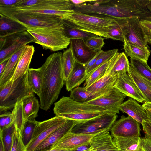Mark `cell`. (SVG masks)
Returning a JSON list of instances; mask_svg holds the SVG:
<instances>
[{
  "instance_id": "cell-14",
  "label": "cell",
  "mask_w": 151,
  "mask_h": 151,
  "mask_svg": "<svg viewBox=\"0 0 151 151\" xmlns=\"http://www.w3.org/2000/svg\"><path fill=\"white\" fill-rule=\"evenodd\" d=\"M71 131L65 134L50 149L76 151L78 147L89 145V142L91 138L99 134H77L72 132Z\"/></svg>"
},
{
  "instance_id": "cell-1",
  "label": "cell",
  "mask_w": 151,
  "mask_h": 151,
  "mask_svg": "<svg viewBox=\"0 0 151 151\" xmlns=\"http://www.w3.org/2000/svg\"><path fill=\"white\" fill-rule=\"evenodd\" d=\"M147 0H88L74 5L75 12L118 21L138 17L140 20H147L150 12L147 7Z\"/></svg>"
},
{
  "instance_id": "cell-27",
  "label": "cell",
  "mask_w": 151,
  "mask_h": 151,
  "mask_svg": "<svg viewBox=\"0 0 151 151\" xmlns=\"http://www.w3.org/2000/svg\"><path fill=\"white\" fill-rule=\"evenodd\" d=\"M24 119H34L38 116L40 104L38 100L34 95L26 97L22 99Z\"/></svg>"
},
{
  "instance_id": "cell-22",
  "label": "cell",
  "mask_w": 151,
  "mask_h": 151,
  "mask_svg": "<svg viewBox=\"0 0 151 151\" xmlns=\"http://www.w3.org/2000/svg\"><path fill=\"white\" fill-rule=\"evenodd\" d=\"M27 30V28L20 22L0 13V38Z\"/></svg>"
},
{
  "instance_id": "cell-6",
  "label": "cell",
  "mask_w": 151,
  "mask_h": 151,
  "mask_svg": "<svg viewBox=\"0 0 151 151\" xmlns=\"http://www.w3.org/2000/svg\"><path fill=\"white\" fill-rule=\"evenodd\" d=\"M1 14L20 22L27 29L46 28L64 29L62 18L58 16L29 12H9Z\"/></svg>"
},
{
  "instance_id": "cell-30",
  "label": "cell",
  "mask_w": 151,
  "mask_h": 151,
  "mask_svg": "<svg viewBox=\"0 0 151 151\" xmlns=\"http://www.w3.org/2000/svg\"><path fill=\"white\" fill-rule=\"evenodd\" d=\"M62 23L64 26L63 30L65 35L70 39H80L84 41L90 37L97 36L94 34L79 30L72 26L66 20L62 18Z\"/></svg>"
},
{
  "instance_id": "cell-53",
  "label": "cell",
  "mask_w": 151,
  "mask_h": 151,
  "mask_svg": "<svg viewBox=\"0 0 151 151\" xmlns=\"http://www.w3.org/2000/svg\"><path fill=\"white\" fill-rule=\"evenodd\" d=\"M145 110L148 117L147 120L151 123V114L148 111Z\"/></svg>"
},
{
  "instance_id": "cell-26",
  "label": "cell",
  "mask_w": 151,
  "mask_h": 151,
  "mask_svg": "<svg viewBox=\"0 0 151 151\" xmlns=\"http://www.w3.org/2000/svg\"><path fill=\"white\" fill-rule=\"evenodd\" d=\"M109 61L112 67L111 73L112 74H118L128 72L130 63L124 52H117Z\"/></svg>"
},
{
  "instance_id": "cell-16",
  "label": "cell",
  "mask_w": 151,
  "mask_h": 151,
  "mask_svg": "<svg viewBox=\"0 0 151 151\" xmlns=\"http://www.w3.org/2000/svg\"><path fill=\"white\" fill-rule=\"evenodd\" d=\"M112 68L109 61L105 74L97 81L86 88L94 95L95 99L104 94L113 87L118 74H112L111 73Z\"/></svg>"
},
{
  "instance_id": "cell-43",
  "label": "cell",
  "mask_w": 151,
  "mask_h": 151,
  "mask_svg": "<svg viewBox=\"0 0 151 151\" xmlns=\"http://www.w3.org/2000/svg\"><path fill=\"white\" fill-rule=\"evenodd\" d=\"M14 122V117L12 112L6 111L0 114V129L9 127Z\"/></svg>"
},
{
  "instance_id": "cell-47",
  "label": "cell",
  "mask_w": 151,
  "mask_h": 151,
  "mask_svg": "<svg viewBox=\"0 0 151 151\" xmlns=\"http://www.w3.org/2000/svg\"><path fill=\"white\" fill-rule=\"evenodd\" d=\"M22 0H0V7H12L20 2Z\"/></svg>"
},
{
  "instance_id": "cell-56",
  "label": "cell",
  "mask_w": 151,
  "mask_h": 151,
  "mask_svg": "<svg viewBox=\"0 0 151 151\" xmlns=\"http://www.w3.org/2000/svg\"><path fill=\"white\" fill-rule=\"evenodd\" d=\"M93 148L92 147H91L90 148L88 149L83 151H92Z\"/></svg>"
},
{
  "instance_id": "cell-51",
  "label": "cell",
  "mask_w": 151,
  "mask_h": 151,
  "mask_svg": "<svg viewBox=\"0 0 151 151\" xmlns=\"http://www.w3.org/2000/svg\"><path fill=\"white\" fill-rule=\"evenodd\" d=\"M145 109H151V102H145L142 105Z\"/></svg>"
},
{
  "instance_id": "cell-18",
  "label": "cell",
  "mask_w": 151,
  "mask_h": 151,
  "mask_svg": "<svg viewBox=\"0 0 151 151\" xmlns=\"http://www.w3.org/2000/svg\"><path fill=\"white\" fill-rule=\"evenodd\" d=\"M78 123L73 120H68L65 123L56 129L42 142L35 151H42L50 149L65 134L71 130Z\"/></svg>"
},
{
  "instance_id": "cell-44",
  "label": "cell",
  "mask_w": 151,
  "mask_h": 151,
  "mask_svg": "<svg viewBox=\"0 0 151 151\" xmlns=\"http://www.w3.org/2000/svg\"><path fill=\"white\" fill-rule=\"evenodd\" d=\"M139 22L146 42L151 44V20H141Z\"/></svg>"
},
{
  "instance_id": "cell-19",
  "label": "cell",
  "mask_w": 151,
  "mask_h": 151,
  "mask_svg": "<svg viewBox=\"0 0 151 151\" xmlns=\"http://www.w3.org/2000/svg\"><path fill=\"white\" fill-rule=\"evenodd\" d=\"M89 144L92 151H121L114 142L109 131L100 133L92 137Z\"/></svg>"
},
{
  "instance_id": "cell-37",
  "label": "cell",
  "mask_w": 151,
  "mask_h": 151,
  "mask_svg": "<svg viewBox=\"0 0 151 151\" xmlns=\"http://www.w3.org/2000/svg\"><path fill=\"white\" fill-rule=\"evenodd\" d=\"M15 129L14 122L9 127L0 129V138L3 145L4 151H11L12 144V137Z\"/></svg>"
},
{
  "instance_id": "cell-8",
  "label": "cell",
  "mask_w": 151,
  "mask_h": 151,
  "mask_svg": "<svg viewBox=\"0 0 151 151\" xmlns=\"http://www.w3.org/2000/svg\"><path fill=\"white\" fill-rule=\"evenodd\" d=\"M114 112L106 113L88 121L78 123L72 132L83 134H96L110 131L118 117Z\"/></svg>"
},
{
  "instance_id": "cell-36",
  "label": "cell",
  "mask_w": 151,
  "mask_h": 151,
  "mask_svg": "<svg viewBox=\"0 0 151 151\" xmlns=\"http://www.w3.org/2000/svg\"><path fill=\"white\" fill-rule=\"evenodd\" d=\"M109 63V60L96 69L89 74L87 75L83 86L87 88L97 81L105 73Z\"/></svg>"
},
{
  "instance_id": "cell-49",
  "label": "cell",
  "mask_w": 151,
  "mask_h": 151,
  "mask_svg": "<svg viewBox=\"0 0 151 151\" xmlns=\"http://www.w3.org/2000/svg\"><path fill=\"white\" fill-rule=\"evenodd\" d=\"M8 60L0 63V76L2 75L4 72Z\"/></svg>"
},
{
  "instance_id": "cell-42",
  "label": "cell",
  "mask_w": 151,
  "mask_h": 151,
  "mask_svg": "<svg viewBox=\"0 0 151 151\" xmlns=\"http://www.w3.org/2000/svg\"><path fill=\"white\" fill-rule=\"evenodd\" d=\"M104 39L101 36H95L88 38L84 41L86 45L91 50L97 52L101 50L102 48L105 44Z\"/></svg>"
},
{
  "instance_id": "cell-41",
  "label": "cell",
  "mask_w": 151,
  "mask_h": 151,
  "mask_svg": "<svg viewBox=\"0 0 151 151\" xmlns=\"http://www.w3.org/2000/svg\"><path fill=\"white\" fill-rule=\"evenodd\" d=\"M117 52L118 50L117 49H113L104 51L95 64L87 72V75L89 74L96 69L109 61Z\"/></svg>"
},
{
  "instance_id": "cell-40",
  "label": "cell",
  "mask_w": 151,
  "mask_h": 151,
  "mask_svg": "<svg viewBox=\"0 0 151 151\" xmlns=\"http://www.w3.org/2000/svg\"><path fill=\"white\" fill-rule=\"evenodd\" d=\"M11 151H27L23 141L22 134L16 127L13 134L12 144Z\"/></svg>"
},
{
  "instance_id": "cell-2",
  "label": "cell",
  "mask_w": 151,
  "mask_h": 151,
  "mask_svg": "<svg viewBox=\"0 0 151 151\" xmlns=\"http://www.w3.org/2000/svg\"><path fill=\"white\" fill-rule=\"evenodd\" d=\"M62 54L58 52L50 55L40 67L42 82L39 97L40 108L45 111L48 110L57 99L64 84Z\"/></svg>"
},
{
  "instance_id": "cell-52",
  "label": "cell",
  "mask_w": 151,
  "mask_h": 151,
  "mask_svg": "<svg viewBox=\"0 0 151 151\" xmlns=\"http://www.w3.org/2000/svg\"><path fill=\"white\" fill-rule=\"evenodd\" d=\"M42 151H70L65 150L59 149H49L45 150Z\"/></svg>"
},
{
  "instance_id": "cell-58",
  "label": "cell",
  "mask_w": 151,
  "mask_h": 151,
  "mask_svg": "<svg viewBox=\"0 0 151 151\" xmlns=\"http://www.w3.org/2000/svg\"><path fill=\"white\" fill-rule=\"evenodd\" d=\"M149 111L151 114V109H145Z\"/></svg>"
},
{
  "instance_id": "cell-31",
  "label": "cell",
  "mask_w": 151,
  "mask_h": 151,
  "mask_svg": "<svg viewBox=\"0 0 151 151\" xmlns=\"http://www.w3.org/2000/svg\"><path fill=\"white\" fill-rule=\"evenodd\" d=\"M27 81L33 91L39 96L42 82V73L40 68L29 69L27 73Z\"/></svg>"
},
{
  "instance_id": "cell-7",
  "label": "cell",
  "mask_w": 151,
  "mask_h": 151,
  "mask_svg": "<svg viewBox=\"0 0 151 151\" xmlns=\"http://www.w3.org/2000/svg\"><path fill=\"white\" fill-rule=\"evenodd\" d=\"M27 31L33 37L34 42L40 45L44 49L58 51L67 48L70 43V39L62 30L46 28Z\"/></svg>"
},
{
  "instance_id": "cell-38",
  "label": "cell",
  "mask_w": 151,
  "mask_h": 151,
  "mask_svg": "<svg viewBox=\"0 0 151 151\" xmlns=\"http://www.w3.org/2000/svg\"><path fill=\"white\" fill-rule=\"evenodd\" d=\"M128 19L117 21L109 28L108 33L110 39L120 41L123 42V27Z\"/></svg>"
},
{
  "instance_id": "cell-33",
  "label": "cell",
  "mask_w": 151,
  "mask_h": 151,
  "mask_svg": "<svg viewBox=\"0 0 151 151\" xmlns=\"http://www.w3.org/2000/svg\"><path fill=\"white\" fill-rule=\"evenodd\" d=\"M70 97L73 100L79 102H85L94 99V96L85 87L78 86L71 91Z\"/></svg>"
},
{
  "instance_id": "cell-20",
  "label": "cell",
  "mask_w": 151,
  "mask_h": 151,
  "mask_svg": "<svg viewBox=\"0 0 151 151\" xmlns=\"http://www.w3.org/2000/svg\"><path fill=\"white\" fill-rule=\"evenodd\" d=\"M119 110L125 113L142 124L144 120H146L148 117L145 110L136 101L130 97L122 103L119 106Z\"/></svg>"
},
{
  "instance_id": "cell-9",
  "label": "cell",
  "mask_w": 151,
  "mask_h": 151,
  "mask_svg": "<svg viewBox=\"0 0 151 151\" xmlns=\"http://www.w3.org/2000/svg\"><path fill=\"white\" fill-rule=\"evenodd\" d=\"M55 116L43 121L37 122L32 138L26 146L27 151H35L36 147L52 132L68 120Z\"/></svg>"
},
{
  "instance_id": "cell-48",
  "label": "cell",
  "mask_w": 151,
  "mask_h": 151,
  "mask_svg": "<svg viewBox=\"0 0 151 151\" xmlns=\"http://www.w3.org/2000/svg\"><path fill=\"white\" fill-rule=\"evenodd\" d=\"M104 51L101 50L98 52L95 56L85 65L87 72L95 64L99 57L103 54Z\"/></svg>"
},
{
  "instance_id": "cell-54",
  "label": "cell",
  "mask_w": 151,
  "mask_h": 151,
  "mask_svg": "<svg viewBox=\"0 0 151 151\" xmlns=\"http://www.w3.org/2000/svg\"><path fill=\"white\" fill-rule=\"evenodd\" d=\"M147 7L149 11L151 12V0H149V2L147 5Z\"/></svg>"
},
{
  "instance_id": "cell-45",
  "label": "cell",
  "mask_w": 151,
  "mask_h": 151,
  "mask_svg": "<svg viewBox=\"0 0 151 151\" xmlns=\"http://www.w3.org/2000/svg\"><path fill=\"white\" fill-rule=\"evenodd\" d=\"M142 125L145 137L151 142V123L147 119L144 120Z\"/></svg>"
},
{
  "instance_id": "cell-21",
  "label": "cell",
  "mask_w": 151,
  "mask_h": 151,
  "mask_svg": "<svg viewBox=\"0 0 151 151\" xmlns=\"http://www.w3.org/2000/svg\"><path fill=\"white\" fill-rule=\"evenodd\" d=\"M87 78L85 65L76 61L73 70L65 81L66 90L71 91L74 88L79 86Z\"/></svg>"
},
{
  "instance_id": "cell-17",
  "label": "cell",
  "mask_w": 151,
  "mask_h": 151,
  "mask_svg": "<svg viewBox=\"0 0 151 151\" xmlns=\"http://www.w3.org/2000/svg\"><path fill=\"white\" fill-rule=\"evenodd\" d=\"M70 48L77 62L85 65L96 55L97 52L91 50L82 39H70Z\"/></svg>"
},
{
  "instance_id": "cell-55",
  "label": "cell",
  "mask_w": 151,
  "mask_h": 151,
  "mask_svg": "<svg viewBox=\"0 0 151 151\" xmlns=\"http://www.w3.org/2000/svg\"><path fill=\"white\" fill-rule=\"evenodd\" d=\"M0 151H4L3 143L1 140L0 142Z\"/></svg>"
},
{
  "instance_id": "cell-25",
  "label": "cell",
  "mask_w": 151,
  "mask_h": 151,
  "mask_svg": "<svg viewBox=\"0 0 151 151\" xmlns=\"http://www.w3.org/2000/svg\"><path fill=\"white\" fill-rule=\"evenodd\" d=\"M25 46L14 53L8 60L4 72L0 76V87L11 79Z\"/></svg>"
},
{
  "instance_id": "cell-28",
  "label": "cell",
  "mask_w": 151,
  "mask_h": 151,
  "mask_svg": "<svg viewBox=\"0 0 151 151\" xmlns=\"http://www.w3.org/2000/svg\"><path fill=\"white\" fill-rule=\"evenodd\" d=\"M124 49L127 57L139 59L147 63L150 52L149 49H146L128 43L124 40Z\"/></svg>"
},
{
  "instance_id": "cell-11",
  "label": "cell",
  "mask_w": 151,
  "mask_h": 151,
  "mask_svg": "<svg viewBox=\"0 0 151 151\" xmlns=\"http://www.w3.org/2000/svg\"><path fill=\"white\" fill-rule=\"evenodd\" d=\"M140 124L129 116L122 115L115 122L110 131L113 138L140 137Z\"/></svg>"
},
{
  "instance_id": "cell-15",
  "label": "cell",
  "mask_w": 151,
  "mask_h": 151,
  "mask_svg": "<svg viewBox=\"0 0 151 151\" xmlns=\"http://www.w3.org/2000/svg\"><path fill=\"white\" fill-rule=\"evenodd\" d=\"M114 87L127 96L139 102L142 103L145 99L135 83L127 73L118 74Z\"/></svg>"
},
{
  "instance_id": "cell-57",
  "label": "cell",
  "mask_w": 151,
  "mask_h": 151,
  "mask_svg": "<svg viewBox=\"0 0 151 151\" xmlns=\"http://www.w3.org/2000/svg\"><path fill=\"white\" fill-rule=\"evenodd\" d=\"M137 151H145L140 147L138 149V150Z\"/></svg>"
},
{
  "instance_id": "cell-13",
  "label": "cell",
  "mask_w": 151,
  "mask_h": 151,
  "mask_svg": "<svg viewBox=\"0 0 151 151\" xmlns=\"http://www.w3.org/2000/svg\"><path fill=\"white\" fill-rule=\"evenodd\" d=\"M126 97L113 87L104 94L85 102L119 114V106Z\"/></svg>"
},
{
  "instance_id": "cell-29",
  "label": "cell",
  "mask_w": 151,
  "mask_h": 151,
  "mask_svg": "<svg viewBox=\"0 0 151 151\" xmlns=\"http://www.w3.org/2000/svg\"><path fill=\"white\" fill-rule=\"evenodd\" d=\"M140 137H114L113 140L121 151H137L140 147Z\"/></svg>"
},
{
  "instance_id": "cell-34",
  "label": "cell",
  "mask_w": 151,
  "mask_h": 151,
  "mask_svg": "<svg viewBox=\"0 0 151 151\" xmlns=\"http://www.w3.org/2000/svg\"><path fill=\"white\" fill-rule=\"evenodd\" d=\"M15 127L22 134L26 121L24 118L22 100L17 101L12 111Z\"/></svg>"
},
{
  "instance_id": "cell-35",
  "label": "cell",
  "mask_w": 151,
  "mask_h": 151,
  "mask_svg": "<svg viewBox=\"0 0 151 151\" xmlns=\"http://www.w3.org/2000/svg\"><path fill=\"white\" fill-rule=\"evenodd\" d=\"M130 65L139 75L151 81V69L147 63L142 60L130 58Z\"/></svg>"
},
{
  "instance_id": "cell-23",
  "label": "cell",
  "mask_w": 151,
  "mask_h": 151,
  "mask_svg": "<svg viewBox=\"0 0 151 151\" xmlns=\"http://www.w3.org/2000/svg\"><path fill=\"white\" fill-rule=\"evenodd\" d=\"M34 52L35 49L33 45L25 46L14 74L10 80L14 81L28 72Z\"/></svg>"
},
{
  "instance_id": "cell-50",
  "label": "cell",
  "mask_w": 151,
  "mask_h": 151,
  "mask_svg": "<svg viewBox=\"0 0 151 151\" xmlns=\"http://www.w3.org/2000/svg\"><path fill=\"white\" fill-rule=\"evenodd\" d=\"M88 0H70V2L74 5H77L81 4H83L85 2L88 1Z\"/></svg>"
},
{
  "instance_id": "cell-24",
  "label": "cell",
  "mask_w": 151,
  "mask_h": 151,
  "mask_svg": "<svg viewBox=\"0 0 151 151\" xmlns=\"http://www.w3.org/2000/svg\"><path fill=\"white\" fill-rule=\"evenodd\" d=\"M127 73L133 79L142 94L145 102H151V81L142 77L130 65Z\"/></svg>"
},
{
  "instance_id": "cell-32",
  "label": "cell",
  "mask_w": 151,
  "mask_h": 151,
  "mask_svg": "<svg viewBox=\"0 0 151 151\" xmlns=\"http://www.w3.org/2000/svg\"><path fill=\"white\" fill-rule=\"evenodd\" d=\"M61 62L64 80L65 81L73 70L76 62L70 47L62 53Z\"/></svg>"
},
{
  "instance_id": "cell-5",
  "label": "cell",
  "mask_w": 151,
  "mask_h": 151,
  "mask_svg": "<svg viewBox=\"0 0 151 151\" xmlns=\"http://www.w3.org/2000/svg\"><path fill=\"white\" fill-rule=\"evenodd\" d=\"M28 72L14 81L10 80L0 87L1 113L13 108L18 101L34 95L28 83Z\"/></svg>"
},
{
  "instance_id": "cell-4",
  "label": "cell",
  "mask_w": 151,
  "mask_h": 151,
  "mask_svg": "<svg viewBox=\"0 0 151 151\" xmlns=\"http://www.w3.org/2000/svg\"><path fill=\"white\" fill-rule=\"evenodd\" d=\"M67 20L73 27L105 39L110 38L109 28L117 21L108 17H96L85 14L73 10L62 18Z\"/></svg>"
},
{
  "instance_id": "cell-10",
  "label": "cell",
  "mask_w": 151,
  "mask_h": 151,
  "mask_svg": "<svg viewBox=\"0 0 151 151\" xmlns=\"http://www.w3.org/2000/svg\"><path fill=\"white\" fill-rule=\"evenodd\" d=\"M33 42V37L27 31L0 38V63L8 60L22 47Z\"/></svg>"
},
{
  "instance_id": "cell-3",
  "label": "cell",
  "mask_w": 151,
  "mask_h": 151,
  "mask_svg": "<svg viewBox=\"0 0 151 151\" xmlns=\"http://www.w3.org/2000/svg\"><path fill=\"white\" fill-rule=\"evenodd\" d=\"M53 111L56 116L79 123L107 113L114 112L86 102H77L70 97L64 96L54 103Z\"/></svg>"
},
{
  "instance_id": "cell-12",
  "label": "cell",
  "mask_w": 151,
  "mask_h": 151,
  "mask_svg": "<svg viewBox=\"0 0 151 151\" xmlns=\"http://www.w3.org/2000/svg\"><path fill=\"white\" fill-rule=\"evenodd\" d=\"M138 18L128 19L124 24L122 30L124 40L132 45L149 49Z\"/></svg>"
},
{
  "instance_id": "cell-39",
  "label": "cell",
  "mask_w": 151,
  "mask_h": 151,
  "mask_svg": "<svg viewBox=\"0 0 151 151\" xmlns=\"http://www.w3.org/2000/svg\"><path fill=\"white\" fill-rule=\"evenodd\" d=\"M37 122L34 119L27 120L25 122L22 137L23 142L26 146L30 142L32 138Z\"/></svg>"
},
{
  "instance_id": "cell-46",
  "label": "cell",
  "mask_w": 151,
  "mask_h": 151,
  "mask_svg": "<svg viewBox=\"0 0 151 151\" xmlns=\"http://www.w3.org/2000/svg\"><path fill=\"white\" fill-rule=\"evenodd\" d=\"M140 146L145 151H151V142L145 137H140Z\"/></svg>"
}]
</instances>
